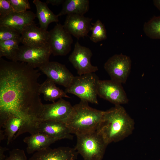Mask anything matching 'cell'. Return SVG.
<instances>
[{
	"mask_svg": "<svg viewBox=\"0 0 160 160\" xmlns=\"http://www.w3.org/2000/svg\"><path fill=\"white\" fill-rule=\"evenodd\" d=\"M38 70L23 62L0 58V127L10 118H20L22 125L15 139L26 132L38 133L44 104Z\"/></svg>",
	"mask_w": 160,
	"mask_h": 160,
	"instance_id": "1",
	"label": "cell"
},
{
	"mask_svg": "<svg viewBox=\"0 0 160 160\" xmlns=\"http://www.w3.org/2000/svg\"><path fill=\"white\" fill-rule=\"evenodd\" d=\"M135 122L121 105L105 111L97 129V132L108 145L123 140L131 135Z\"/></svg>",
	"mask_w": 160,
	"mask_h": 160,
	"instance_id": "2",
	"label": "cell"
},
{
	"mask_svg": "<svg viewBox=\"0 0 160 160\" xmlns=\"http://www.w3.org/2000/svg\"><path fill=\"white\" fill-rule=\"evenodd\" d=\"M105 111L92 108L88 102L80 100L73 106L72 112L64 123L71 133L76 135L97 131Z\"/></svg>",
	"mask_w": 160,
	"mask_h": 160,
	"instance_id": "3",
	"label": "cell"
},
{
	"mask_svg": "<svg viewBox=\"0 0 160 160\" xmlns=\"http://www.w3.org/2000/svg\"><path fill=\"white\" fill-rule=\"evenodd\" d=\"M75 149L84 160H102L108 145L97 131L76 135Z\"/></svg>",
	"mask_w": 160,
	"mask_h": 160,
	"instance_id": "4",
	"label": "cell"
},
{
	"mask_svg": "<svg viewBox=\"0 0 160 160\" xmlns=\"http://www.w3.org/2000/svg\"><path fill=\"white\" fill-rule=\"evenodd\" d=\"M99 79L94 73L74 76L65 92L77 96L82 100L98 104L97 86Z\"/></svg>",
	"mask_w": 160,
	"mask_h": 160,
	"instance_id": "5",
	"label": "cell"
},
{
	"mask_svg": "<svg viewBox=\"0 0 160 160\" xmlns=\"http://www.w3.org/2000/svg\"><path fill=\"white\" fill-rule=\"evenodd\" d=\"M51 54L49 45L35 47L23 44L19 46L13 61L24 62L39 68L49 62Z\"/></svg>",
	"mask_w": 160,
	"mask_h": 160,
	"instance_id": "6",
	"label": "cell"
},
{
	"mask_svg": "<svg viewBox=\"0 0 160 160\" xmlns=\"http://www.w3.org/2000/svg\"><path fill=\"white\" fill-rule=\"evenodd\" d=\"M131 67L130 58L122 54L113 55L108 59L104 66L111 79L121 84L126 82Z\"/></svg>",
	"mask_w": 160,
	"mask_h": 160,
	"instance_id": "7",
	"label": "cell"
},
{
	"mask_svg": "<svg viewBox=\"0 0 160 160\" xmlns=\"http://www.w3.org/2000/svg\"><path fill=\"white\" fill-rule=\"evenodd\" d=\"M48 41L52 54L54 56H64L70 51L73 42L71 35L64 29L63 25L57 23L49 31Z\"/></svg>",
	"mask_w": 160,
	"mask_h": 160,
	"instance_id": "8",
	"label": "cell"
},
{
	"mask_svg": "<svg viewBox=\"0 0 160 160\" xmlns=\"http://www.w3.org/2000/svg\"><path fill=\"white\" fill-rule=\"evenodd\" d=\"M92 55V51L89 48L81 46L78 41L75 44L68 60L79 76L95 73L98 71V67L91 63Z\"/></svg>",
	"mask_w": 160,
	"mask_h": 160,
	"instance_id": "9",
	"label": "cell"
},
{
	"mask_svg": "<svg viewBox=\"0 0 160 160\" xmlns=\"http://www.w3.org/2000/svg\"><path fill=\"white\" fill-rule=\"evenodd\" d=\"M97 94L115 105L127 104L129 101L122 84L111 79L99 80Z\"/></svg>",
	"mask_w": 160,
	"mask_h": 160,
	"instance_id": "10",
	"label": "cell"
},
{
	"mask_svg": "<svg viewBox=\"0 0 160 160\" xmlns=\"http://www.w3.org/2000/svg\"><path fill=\"white\" fill-rule=\"evenodd\" d=\"M73 109L71 103L63 98L52 103L44 104L41 121H54L65 123Z\"/></svg>",
	"mask_w": 160,
	"mask_h": 160,
	"instance_id": "11",
	"label": "cell"
},
{
	"mask_svg": "<svg viewBox=\"0 0 160 160\" xmlns=\"http://www.w3.org/2000/svg\"><path fill=\"white\" fill-rule=\"evenodd\" d=\"M39 69L47 78L66 88L69 86L74 77L65 65L56 61H49Z\"/></svg>",
	"mask_w": 160,
	"mask_h": 160,
	"instance_id": "12",
	"label": "cell"
},
{
	"mask_svg": "<svg viewBox=\"0 0 160 160\" xmlns=\"http://www.w3.org/2000/svg\"><path fill=\"white\" fill-rule=\"evenodd\" d=\"M49 32L37 26L34 22L24 28L21 33L20 41L23 45L35 47L49 45Z\"/></svg>",
	"mask_w": 160,
	"mask_h": 160,
	"instance_id": "13",
	"label": "cell"
},
{
	"mask_svg": "<svg viewBox=\"0 0 160 160\" xmlns=\"http://www.w3.org/2000/svg\"><path fill=\"white\" fill-rule=\"evenodd\" d=\"M92 19L83 15L68 14L63 25L68 33L79 39L87 36L91 31Z\"/></svg>",
	"mask_w": 160,
	"mask_h": 160,
	"instance_id": "14",
	"label": "cell"
},
{
	"mask_svg": "<svg viewBox=\"0 0 160 160\" xmlns=\"http://www.w3.org/2000/svg\"><path fill=\"white\" fill-rule=\"evenodd\" d=\"M78 154L74 148L49 147L34 153L28 160H76Z\"/></svg>",
	"mask_w": 160,
	"mask_h": 160,
	"instance_id": "15",
	"label": "cell"
},
{
	"mask_svg": "<svg viewBox=\"0 0 160 160\" xmlns=\"http://www.w3.org/2000/svg\"><path fill=\"white\" fill-rule=\"evenodd\" d=\"M36 14L30 11L23 12H13L0 18V26L13 28L21 33L24 27L33 22Z\"/></svg>",
	"mask_w": 160,
	"mask_h": 160,
	"instance_id": "16",
	"label": "cell"
},
{
	"mask_svg": "<svg viewBox=\"0 0 160 160\" xmlns=\"http://www.w3.org/2000/svg\"><path fill=\"white\" fill-rule=\"evenodd\" d=\"M38 132L46 134L57 140L62 139L72 140V135L65 123L54 121H41L39 123Z\"/></svg>",
	"mask_w": 160,
	"mask_h": 160,
	"instance_id": "17",
	"label": "cell"
},
{
	"mask_svg": "<svg viewBox=\"0 0 160 160\" xmlns=\"http://www.w3.org/2000/svg\"><path fill=\"white\" fill-rule=\"evenodd\" d=\"M57 141L55 139L40 132L31 135L23 140L27 145L26 151L29 154L48 148Z\"/></svg>",
	"mask_w": 160,
	"mask_h": 160,
	"instance_id": "18",
	"label": "cell"
},
{
	"mask_svg": "<svg viewBox=\"0 0 160 160\" xmlns=\"http://www.w3.org/2000/svg\"><path fill=\"white\" fill-rule=\"evenodd\" d=\"M36 10V16L38 19L40 28L47 30L49 25L52 22L59 21L58 17L48 8L47 4L39 0H34Z\"/></svg>",
	"mask_w": 160,
	"mask_h": 160,
	"instance_id": "19",
	"label": "cell"
},
{
	"mask_svg": "<svg viewBox=\"0 0 160 160\" xmlns=\"http://www.w3.org/2000/svg\"><path fill=\"white\" fill-rule=\"evenodd\" d=\"M39 91L40 94H43L45 100L53 103L58 99L70 98L65 91L57 87L55 83L48 78L40 84Z\"/></svg>",
	"mask_w": 160,
	"mask_h": 160,
	"instance_id": "20",
	"label": "cell"
},
{
	"mask_svg": "<svg viewBox=\"0 0 160 160\" xmlns=\"http://www.w3.org/2000/svg\"><path fill=\"white\" fill-rule=\"evenodd\" d=\"M89 9L88 0H65L58 17L65 15L76 14L84 15Z\"/></svg>",
	"mask_w": 160,
	"mask_h": 160,
	"instance_id": "21",
	"label": "cell"
},
{
	"mask_svg": "<svg viewBox=\"0 0 160 160\" xmlns=\"http://www.w3.org/2000/svg\"><path fill=\"white\" fill-rule=\"evenodd\" d=\"M20 43V39L0 41V58L5 57L13 61Z\"/></svg>",
	"mask_w": 160,
	"mask_h": 160,
	"instance_id": "22",
	"label": "cell"
},
{
	"mask_svg": "<svg viewBox=\"0 0 160 160\" xmlns=\"http://www.w3.org/2000/svg\"><path fill=\"white\" fill-rule=\"evenodd\" d=\"M22 121L20 118L13 117L9 118L4 123L2 127L7 137V145L12 142L15 134L22 125Z\"/></svg>",
	"mask_w": 160,
	"mask_h": 160,
	"instance_id": "23",
	"label": "cell"
},
{
	"mask_svg": "<svg viewBox=\"0 0 160 160\" xmlns=\"http://www.w3.org/2000/svg\"><path fill=\"white\" fill-rule=\"evenodd\" d=\"M143 30L145 35L149 38L160 39V15L154 16L145 22L143 25Z\"/></svg>",
	"mask_w": 160,
	"mask_h": 160,
	"instance_id": "24",
	"label": "cell"
},
{
	"mask_svg": "<svg viewBox=\"0 0 160 160\" xmlns=\"http://www.w3.org/2000/svg\"><path fill=\"white\" fill-rule=\"evenodd\" d=\"M91 24L92 34L90 39L92 41L96 43L107 39L106 30L100 20H98L94 23H91Z\"/></svg>",
	"mask_w": 160,
	"mask_h": 160,
	"instance_id": "25",
	"label": "cell"
},
{
	"mask_svg": "<svg viewBox=\"0 0 160 160\" xmlns=\"http://www.w3.org/2000/svg\"><path fill=\"white\" fill-rule=\"evenodd\" d=\"M21 34L15 29L7 26H0V41L20 39Z\"/></svg>",
	"mask_w": 160,
	"mask_h": 160,
	"instance_id": "26",
	"label": "cell"
},
{
	"mask_svg": "<svg viewBox=\"0 0 160 160\" xmlns=\"http://www.w3.org/2000/svg\"><path fill=\"white\" fill-rule=\"evenodd\" d=\"M14 12H19L26 11L31 8L28 0H9Z\"/></svg>",
	"mask_w": 160,
	"mask_h": 160,
	"instance_id": "27",
	"label": "cell"
},
{
	"mask_svg": "<svg viewBox=\"0 0 160 160\" xmlns=\"http://www.w3.org/2000/svg\"><path fill=\"white\" fill-rule=\"evenodd\" d=\"M5 160H28L23 150L18 148L13 149L9 152V156Z\"/></svg>",
	"mask_w": 160,
	"mask_h": 160,
	"instance_id": "28",
	"label": "cell"
},
{
	"mask_svg": "<svg viewBox=\"0 0 160 160\" xmlns=\"http://www.w3.org/2000/svg\"><path fill=\"white\" fill-rule=\"evenodd\" d=\"M14 12L9 0H0V18Z\"/></svg>",
	"mask_w": 160,
	"mask_h": 160,
	"instance_id": "29",
	"label": "cell"
},
{
	"mask_svg": "<svg viewBox=\"0 0 160 160\" xmlns=\"http://www.w3.org/2000/svg\"><path fill=\"white\" fill-rule=\"evenodd\" d=\"M65 0H47L46 3L47 4H50L53 5L58 6L63 4Z\"/></svg>",
	"mask_w": 160,
	"mask_h": 160,
	"instance_id": "30",
	"label": "cell"
},
{
	"mask_svg": "<svg viewBox=\"0 0 160 160\" xmlns=\"http://www.w3.org/2000/svg\"><path fill=\"white\" fill-rule=\"evenodd\" d=\"M8 148L5 147L0 146V160H5L6 158L4 155V152Z\"/></svg>",
	"mask_w": 160,
	"mask_h": 160,
	"instance_id": "31",
	"label": "cell"
},
{
	"mask_svg": "<svg viewBox=\"0 0 160 160\" xmlns=\"http://www.w3.org/2000/svg\"><path fill=\"white\" fill-rule=\"evenodd\" d=\"M154 6L160 11V0H153Z\"/></svg>",
	"mask_w": 160,
	"mask_h": 160,
	"instance_id": "32",
	"label": "cell"
},
{
	"mask_svg": "<svg viewBox=\"0 0 160 160\" xmlns=\"http://www.w3.org/2000/svg\"><path fill=\"white\" fill-rule=\"evenodd\" d=\"M6 136L5 134V133L4 130H0V142L1 141L3 140Z\"/></svg>",
	"mask_w": 160,
	"mask_h": 160,
	"instance_id": "33",
	"label": "cell"
}]
</instances>
